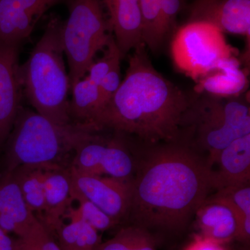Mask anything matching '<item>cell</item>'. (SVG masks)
<instances>
[{"instance_id": "23", "label": "cell", "mask_w": 250, "mask_h": 250, "mask_svg": "<svg viewBox=\"0 0 250 250\" xmlns=\"http://www.w3.org/2000/svg\"><path fill=\"white\" fill-rule=\"evenodd\" d=\"M215 197L228 202L240 217L238 239L249 241L250 237V185L231 186L217 190Z\"/></svg>"}, {"instance_id": "16", "label": "cell", "mask_w": 250, "mask_h": 250, "mask_svg": "<svg viewBox=\"0 0 250 250\" xmlns=\"http://www.w3.org/2000/svg\"><path fill=\"white\" fill-rule=\"evenodd\" d=\"M39 220L24 201L19 186L11 172L0 174V229L22 236Z\"/></svg>"}, {"instance_id": "3", "label": "cell", "mask_w": 250, "mask_h": 250, "mask_svg": "<svg viewBox=\"0 0 250 250\" xmlns=\"http://www.w3.org/2000/svg\"><path fill=\"white\" fill-rule=\"evenodd\" d=\"M94 130L88 125L75 123L61 126L21 106L2 147L1 173L20 166L45 170L70 167L77 146Z\"/></svg>"}, {"instance_id": "6", "label": "cell", "mask_w": 250, "mask_h": 250, "mask_svg": "<svg viewBox=\"0 0 250 250\" xmlns=\"http://www.w3.org/2000/svg\"><path fill=\"white\" fill-rule=\"evenodd\" d=\"M69 7L70 16L62 24V41L71 89L85 77L96 54L106 48L113 35L100 0H70Z\"/></svg>"}, {"instance_id": "28", "label": "cell", "mask_w": 250, "mask_h": 250, "mask_svg": "<svg viewBox=\"0 0 250 250\" xmlns=\"http://www.w3.org/2000/svg\"><path fill=\"white\" fill-rule=\"evenodd\" d=\"M182 6L183 0H161V22L166 36L174 30Z\"/></svg>"}, {"instance_id": "18", "label": "cell", "mask_w": 250, "mask_h": 250, "mask_svg": "<svg viewBox=\"0 0 250 250\" xmlns=\"http://www.w3.org/2000/svg\"><path fill=\"white\" fill-rule=\"evenodd\" d=\"M70 167L48 169L44 174L45 211L40 221L52 233L63 223L64 216L71 207Z\"/></svg>"}, {"instance_id": "26", "label": "cell", "mask_w": 250, "mask_h": 250, "mask_svg": "<svg viewBox=\"0 0 250 250\" xmlns=\"http://www.w3.org/2000/svg\"><path fill=\"white\" fill-rule=\"evenodd\" d=\"M13 250H61L54 234L42 222H37L25 234L13 242Z\"/></svg>"}, {"instance_id": "22", "label": "cell", "mask_w": 250, "mask_h": 250, "mask_svg": "<svg viewBox=\"0 0 250 250\" xmlns=\"http://www.w3.org/2000/svg\"><path fill=\"white\" fill-rule=\"evenodd\" d=\"M95 250H157L154 238L146 229L138 225L122 228L111 239Z\"/></svg>"}, {"instance_id": "29", "label": "cell", "mask_w": 250, "mask_h": 250, "mask_svg": "<svg viewBox=\"0 0 250 250\" xmlns=\"http://www.w3.org/2000/svg\"><path fill=\"white\" fill-rule=\"evenodd\" d=\"M185 250H226L223 244L201 236H196Z\"/></svg>"}, {"instance_id": "11", "label": "cell", "mask_w": 250, "mask_h": 250, "mask_svg": "<svg viewBox=\"0 0 250 250\" xmlns=\"http://www.w3.org/2000/svg\"><path fill=\"white\" fill-rule=\"evenodd\" d=\"M62 1L0 0V42L21 45L42 15Z\"/></svg>"}, {"instance_id": "27", "label": "cell", "mask_w": 250, "mask_h": 250, "mask_svg": "<svg viewBox=\"0 0 250 250\" xmlns=\"http://www.w3.org/2000/svg\"><path fill=\"white\" fill-rule=\"evenodd\" d=\"M121 62V60L117 61L113 64L106 76L104 77L103 80L98 85L99 95H100V110L98 113L109 101L110 99L114 95L121 85L122 82Z\"/></svg>"}, {"instance_id": "1", "label": "cell", "mask_w": 250, "mask_h": 250, "mask_svg": "<svg viewBox=\"0 0 250 250\" xmlns=\"http://www.w3.org/2000/svg\"><path fill=\"white\" fill-rule=\"evenodd\" d=\"M147 150L136 162L128 218L147 230H181L213 190L211 168L183 139Z\"/></svg>"}, {"instance_id": "24", "label": "cell", "mask_w": 250, "mask_h": 250, "mask_svg": "<svg viewBox=\"0 0 250 250\" xmlns=\"http://www.w3.org/2000/svg\"><path fill=\"white\" fill-rule=\"evenodd\" d=\"M143 19V42L152 51L159 49L166 36L161 18V0H139Z\"/></svg>"}, {"instance_id": "25", "label": "cell", "mask_w": 250, "mask_h": 250, "mask_svg": "<svg viewBox=\"0 0 250 250\" xmlns=\"http://www.w3.org/2000/svg\"><path fill=\"white\" fill-rule=\"evenodd\" d=\"M73 201L78 202L79 207H70L64 218L70 220H82L90 225L98 231H104L114 228L118 223L109 215L100 209L93 202L82 197H77Z\"/></svg>"}, {"instance_id": "10", "label": "cell", "mask_w": 250, "mask_h": 250, "mask_svg": "<svg viewBox=\"0 0 250 250\" xmlns=\"http://www.w3.org/2000/svg\"><path fill=\"white\" fill-rule=\"evenodd\" d=\"M20 46L0 42V150L2 149L22 106Z\"/></svg>"}, {"instance_id": "12", "label": "cell", "mask_w": 250, "mask_h": 250, "mask_svg": "<svg viewBox=\"0 0 250 250\" xmlns=\"http://www.w3.org/2000/svg\"><path fill=\"white\" fill-rule=\"evenodd\" d=\"M213 24L223 33L250 36V0H197L190 22Z\"/></svg>"}, {"instance_id": "5", "label": "cell", "mask_w": 250, "mask_h": 250, "mask_svg": "<svg viewBox=\"0 0 250 250\" xmlns=\"http://www.w3.org/2000/svg\"><path fill=\"white\" fill-rule=\"evenodd\" d=\"M237 97L196 93L184 116L182 136L206 156L210 167L219 153L234 140L250 134V111L247 94Z\"/></svg>"}, {"instance_id": "14", "label": "cell", "mask_w": 250, "mask_h": 250, "mask_svg": "<svg viewBox=\"0 0 250 250\" xmlns=\"http://www.w3.org/2000/svg\"><path fill=\"white\" fill-rule=\"evenodd\" d=\"M215 165L216 170H211L213 189L250 182V134L234 140L224 148L212 166Z\"/></svg>"}, {"instance_id": "2", "label": "cell", "mask_w": 250, "mask_h": 250, "mask_svg": "<svg viewBox=\"0 0 250 250\" xmlns=\"http://www.w3.org/2000/svg\"><path fill=\"white\" fill-rule=\"evenodd\" d=\"M128 62L124 80L91 126L134 136L147 146L179 141L192 98L156 70L144 42Z\"/></svg>"}, {"instance_id": "9", "label": "cell", "mask_w": 250, "mask_h": 250, "mask_svg": "<svg viewBox=\"0 0 250 250\" xmlns=\"http://www.w3.org/2000/svg\"><path fill=\"white\" fill-rule=\"evenodd\" d=\"M72 201L82 197L93 202L117 223L128 218L133 191L132 180L81 173L70 167Z\"/></svg>"}, {"instance_id": "31", "label": "cell", "mask_w": 250, "mask_h": 250, "mask_svg": "<svg viewBox=\"0 0 250 250\" xmlns=\"http://www.w3.org/2000/svg\"><path fill=\"white\" fill-rule=\"evenodd\" d=\"M200 1H207V0H200Z\"/></svg>"}, {"instance_id": "21", "label": "cell", "mask_w": 250, "mask_h": 250, "mask_svg": "<svg viewBox=\"0 0 250 250\" xmlns=\"http://www.w3.org/2000/svg\"><path fill=\"white\" fill-rule=\"evenodd\" d=\"M54 233L61 250H95L102 243L99 231L82 220L62 223Z\"/></svg>"}, {"instance_id": "8", "label": "cell", "mask_w": 250, "mask_h": 250, "mask_svg": "<svg viewBox=\"0 0 250 250\" xmlns=\"http://www.w3.org/2000/svg\"><path fill=\"white\" fill-rule=\"evenodd\" d=\"M100 131H91L78 145L70 167L81 173L132 180L136 162L125 135L115 132L113 137H104Z\"/></svg>"}, {"instance_id": "30", "label": "cell", "mask_w": 250, "mask_h": 250, "mask_svg": "<svg viewBox=\"0 0 250 250\" xmlns=\"http://www.w3.org/2000/svg\"><path fill=\"white\" fill-rule=\"evenodd\" d=\"M14 239L0 229V250H13Z\"/></svg>"}, {"instance_id": "7", "label": "cell", "mask_w": 250, "mask_h": 250, "mask_svg": "<svg viewBox=\"0 0 250 250\" xmlns=\"http://www.w3.org/2000/svg\"><path fill=\"white\" fill-rule=\"evenodd\" d=\"M171 52L176 67L195 82L220 61L236 54L223 31L197 21L189 22L176 33Z\"/></svg>"}, {"instance_id": "13", "label": "cell", "mask_w": 250, "mask_h": 250, "mask_svg": "<svg viewBox=\"0 0 250 250\" xmlns=\"http://www.w3.org/2000/svg\"><path fill=\"white\" fill-rule=\"evenodd\" d=\"M109 14L112 32L123 58L143 43V19L139 0H102Z\"/></svg>"}, {"instance_id": "20", "label": "cell", "mask_w": 250, "mask_h": 250, "mask_svg": "<svg viewBox=\"0 0 250 250\" xmlns=\"http://www.w3.org/2000/svg\"><path fill=\"white\" fill-rule=\"evenodd\" d=\"M70 90L72 94L70 100L72 121L76 124L91 126L100 110L98 85L86 76L78 81Z\"/></svg>"}, {"instance_id": "4", "label": "cell", "mask_w": 250, "mask_h": 250, "mask_svg": "<svg viewBox=\"0 0 250 250\" xmlns=\"http://www.w3.org/2000/svg\"><path fill=\"white\" fill-rule=\"evenodd\" d=\"M62 22L51 16L27 62L20 66L23 94L36 112L61 125L75 124L70 115V78L64 62ZM76 124V123H75Z\"/></svg>"}, {"instance_id": "17", "label": "cell", "mask_w": 250, "mask_h": 250, "mask_svg": "<svg viewBox=\"0 0 250 250\" xmlns=\"http://www.w3.org/2000/svg\"><path fill=\"white\" fill-rule=\"evenodd\" d=\"M196 93L229 98L246 93L249 85L248 72L241 68L236 56L223 59L195 81Z\"/></svg>"}, {"instance_id": "19", "label": "cell", "mask_w": 250, "mask_h": 250, "mask_svg": "<svg viewBox=\"0 0 250 250\" xmlns=\"http://www.w3.org/2000/svg\"><path fill=\"white\" fill-rule=\"evenodd\" d=\"M45 169L35 166H20L11 172L19 186L28 208L39 220L43 216L45 208Z\"/></svg>"}, {"instance_id": "15", "label": "cell", "mask_w": 250, "mask_h": 250, "mask_svg": "<svg viewBox=\"0 0 250 250\" xmlns=\"http://www.w3.org/2000/svg\"><path fill=\"white\" fill-rule=\"evenodd\" d=\"M195 215L201 236L220 244L237 238L239 215L223 199L215 195L207 197Z\"/></svg>"}]
</instances>
